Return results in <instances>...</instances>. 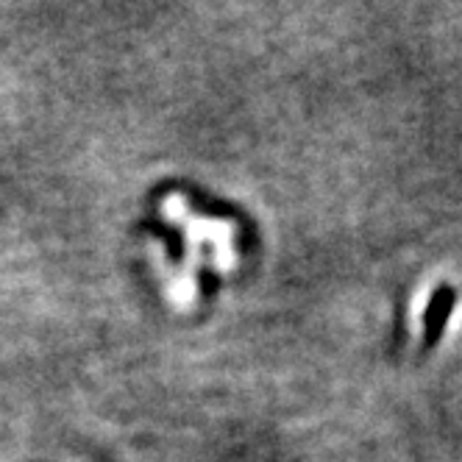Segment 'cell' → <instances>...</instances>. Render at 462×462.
<instances>
[{
    "instance_id": "7a4b0ae2",
    "label": "cell",
    "mask_w": 462,
    "mask_h": 462,
    "mask_svg": "<svg viewBox=\"0 0 462 462\" xmlns=\"http://www.w3.org/2000/svg\"><path fill=\"white\" fill-rule=\"evenodd\" d=\"M451 307H454V290L448 284L438 287L435 295H432V301H429V307H426V318H423L426 346H438L440 343Z\"/></svg>"
},
{
    "instance_id": "6da1fadb",
    "label": "cell",
    "mask_w": 462,
    "mask_h": 462,
    "mask_svg": "<svg viewBox=\"0 0 462 462\" xmlns=\"http://www.w3.org/2000/svg\"><path fill=\"white\" fill-rule=\"evenodd\" d=\"M162 212L171 220H176L184 228L187 237V259L179 276L171 279V299L176 304H192L195 301V271H198V259H201V245L212 243L217 248V254L223 256V262L231 268L237 262V251H235V226L231 220H207L198 217L187 209L181 195H168L162 201Z\"/></svg>"
}]
</instances>
